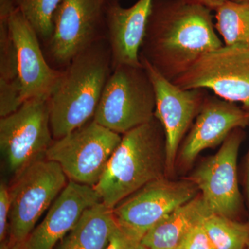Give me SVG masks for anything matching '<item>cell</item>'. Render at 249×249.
Segmentation results:
<instances>
[{
  "label": "cell",
  "instance_id": "obj_1",
  "mask_svg": "<svg viewBox=\"0 0 249 249\" xmlns=\"http://www.w3.org/2000/svg\"><path fill=\"white\" fill-rule=\"evenodd\" d=\"M211 10L187 0H153L139 56L173 81L222 47Z\"/></svg>",
  "mask_w": 249,
  "mask_h": 249
},
{
  "label": "cell",
  "instance_id": "obj_5",
  "mask_svg": "<svg viewBox=\"0 0 249 249\" xmlns=\"http://www.w3.org/2000/svg\"><path fill=\"white\" fill-rule=\"evenodd\" d=\"M155 89L145 67L121 65L113 69L93 120L121 134L155 117Z\"/></svg>",
  "mask_w": 249,
  "mask_h": 249
},
{
  "label": "cell",
  "instance_id": "obj_4",
  "mask_svg": "<svg viewBox=\"0 0 249 249\" xmlns=\"http://www.w3.org/2000/svg\"><path fill=\"white\" fill-rule=\"evenodd\" d=\"M60 165L47 158L37 160L15 177L11 196L9 233L1 249H18L67 186Z\"/></svg>",
  "mask_w": 249,
  "mask_h": 249
},
{
  "label": "cell",
  "instance_id": "obj_22",
  "mask_svg": "<svg viewBox=\"0 0 249 249\" xmlns=\"http://www.w3.org/2000/svg\"><path fill=\"white\" fill-rule=\"evenodd\" d=\"M9 20H0V80L18 78L17 50Z\"/></svg>",
  "mask_w": 249,
  "mask_h": 249
},
{
  "label": "cell",
  "instance_id": "obj_20",
  "mask_svg": "<svg viewBox=\"0 0 249 249\" xmlns=\"http://www.w3.org/2000/svg\"><path fill=\"white\" fill-rule=\"evenodd\" d=\"M214 249H247L249 247V222L213 213L203 222Z\"/></svg>",
  "mask_w": 249,
  "mask_h": 249
},
{
  "label": "cell",
  "instance_id": "obj_29",
  "mask_svg": "<svg viewBox=\"0 0 249 249\" xmlns=\"http://www.w3.org/2000/svg\"><path fill=\"white\" fill-rule=\"evenodd\" d=\"M193 4H199L208 8L211 11H216L228 0H187Z\"/></svg>",
  "mask_w": 249,
  "mask_h": 249
},
{
  "label": "cell",
  "instance_id": "obj_8",
  "mask_svg": "<svg viewBox=\"0 0 249 249\" xmlns=\"http://www.w3.org/2000/svg\"><path fill=\"white\" fill-rule=\"evenodd\" d=\"M183 89H211L249 111V46L223 45L205 53L173 80Z\"/></svg>",
  "mask_w": 249,
  "mask_h": 249
},
{
  "label": "cell",
  "instance_id": "obj_15",
  "mask_svg": "<svg viewBox=\"0 0 249 249\" xmlns=\"http://www.w3.org/2000/svg\"><path fill=\"white\" fill-rule=\"evenodd\" d=\"M101 202L93 187L70 181L18 249H55L87 209Z\"/></svg>",
  "mask_w": 249,
  "mask_h": 249
},
{
  "label": "cell",
  "instance_id": "obj_26",
  "mask_svg": "<svg viewBox=\"0 0 249 249\" xmlns=\"http://www.w3.org/2000/svg\"><path fill=\"white\" fill-rule=\"evenodd\" d=\"M106 249H147L141 241L126 234L116 224Z\"/></svg>",
  "mask_w": 249,
  "mask_h": 249
},
{
  "label": "cell",
  "instance_id": "obj_7",
  "mask_svg": "<svg viewBox=\"0 0 249 249\" xmlns=\"http://www.w3.org/2000/svg\"><path fill=\"white\" fill-rule=\"evenodd\" d=\"M122 135L91 120L53 141L47 160L56 162L70 181L94 187L106 170Z\"/></svg>",
  "mask_w": 249,
  "mask_h": 249
},
{
  "label": "cell",
  "instance_id": "obj_21",
  "mask_svg": "<svg viewBox=\"0 0 249 249\" xmlns=\"http://www.w3.org/2000/svg\"><path fill=\"white\" fill-rule=\"evenodd\" d=\"M62 0H16L17 9L35 30L38 37L52 38L54 15Z\"/></svg>",
  "mask_w": 249,
  "mask_h": 249
},
{
  "label": "cell",
  "instance_id": "obj_30",
  "mask_svg": "<svg viewBox=\"0 0 249 249\" xmlns=\"http://www.w3.org/2000/svg\"><path fill=\"white\" fill-rule=\"evenodd\" d=\"M120 0H102L103 4L105 6H109V5L116 4V3H119Z\"/></svg>",
  "mask_w": 249,
  "mask_h": 249
},
{
  "label": "cell",
  "instance_id": "obj_24",
  "mask_svg": "<svg viewBox=\"0 0 249 249\" xmlns=\"http://www.w3.org/2000/svg\"><path fill=\"white\" fill-rule=\"evenodd\" d=\"M177 249H214V248L205 229L203 222H201L195 226L186 234Z\"/></svg>",
  "mask_w": 249,
  "mask_h": 249
},
{
  "label": "cell",
  "instance_id": "obj_9",
  "mask_svg": "<svg viewBox=\"0 0 249 249\" xmlns=\"http://www.w3.org/2000/svg\"><path fill=\"white\" fill-rule=\"evenodd\" d=\"M245 138L243 128L234 129L219 150L201 160L187 178L197 187L212 213L237 220L245 212L237 169L239 151Z\"/></svg>",
  "mask_w": 249,
  "mask_h": 249
},
{
  "label": "cell",
  "instance_id": "obj_28",
  "mask_svg": "<svg viewBox=\"0 0 249 249\" xmlns=\"http://www.w3.org/2000/svg\"><path fill=\"white\" fill-rule=\"evenodd\" d=\"M16 9V0H0V20H9Z\"/></svg>",
  "mask_w": 249,
  "mask_h": 249
},
{
  "label": "cell",
  "instance_id": "obj_27",
  "mask_svg": "<svg viewBox=\"0 0 249 249\" xmlns=\"http://www.w3.org/2000/svg\"><path fill=\"white\" fill-rule=\"evenodd\" d=\"M243 186L245 191V203L247 206L248 221L249 222V148L246 155L243 169Z\"/></svg>",
  "mask_w": 249,
  "mask_h": 249
},
{
  "label": "cell",
  "instance_id": "obj_10",
  "mask_svg": "<svg viewBox=\"0 0 249 249\" xmlns=\"http://www.w3.org/2000/svg\"><path fill=\"white\" fill-rule=\"evenodd\" d=\"M199 191L189 178L164 177L147 183L112 209L116 224L126 234L142 242L157 223Z\"/></svg>",
  "mask_w": 249,
  "mask_h": 249
},
{
  "label": "cell",
  "instance_id": "obj_16",
  "mask_svg": "<svg viewBox=\"0 0 249 249\" xmlns=\"http://www.w3.org/2000/svg\"><path fill=\"white\" fill-rule=\"evenodd\" d=\"M153 0H138L129 8L120 3L106 6V39L112 68L121 65L141 66V47L145 36Z\"/></svg>",
  "mask_w": 249,
  "mask_h": 249
},
{
  "label": "cell",
  "instance_id": "obj_14",
  "mask_svg": "<svg viewBox=\"0 0 249 249\" xmlns=\"http://www.w3.org/2000/svg\"><path fill=\"white\" fill-rule=\"evenodd\" d=\"M9 27L17 50L18 80L24 102L33 98L48 100L63 71L47 63L38 36L18 9L9 18Z\"/></svg>",
  "mask_w": 249,
  "mask_h": 249
},
{
  "label": "cell",
  "instance_id": "obj_11",
  "mask_svg": "<svg viewBox=\"0 0 249 249\" xmlns=\"http://www.w3.org/2000/svg\"><path fill=\"white\" fill-rule=\"evenodd\" d=\"M155 91V116L165 136L167 177L175 173L180 145L208 96L205 89H183L159 73L150 64L140 59Z\"/></svg>",
  "mask_w": 249,
  "mask_h": 249
},
{
  "label": "cell",
  "instance_id": "obj_3",
  "mask_svg": "<svg viewBox=\"0 0 249 249\" xmlns=\"http://www.w3.org/2000/svg\"><path fill=\"white\" fill-rule=\"evenodd\" d=\"M167 177L165 136L154 117L123 134L99 181L93 188L112 209L147 183Z\"/></svg>",
  "mask_w": 249,
  "mask_h": 249
},
{
  "label": "cell",
  "instance_id": "obj_25",
  "mask_svg": "<svg viewBox=\"0 0 249 249\" xmlns=\"http://www.w3.org/2000/svg\"><path fill=\"white\" fill-rule=\"evenodd\" d=\"M11 196L9 188L4 182L0 183V243L4 247L9 233Z\"/></svg>",
  "mask_w": 249,
  "mask_h": 249
},
{
  "label": "cell",
  "instance_id": "obj_31",
  "mask_svg": "<svg viewBox=\"0 0 249 249\" xmlns=\"http://www.w3.org/2000/svg\"><path fill=\"white\" fill-rule=\"evenodd\" d=\"M232 1L236 2H245V1H249V0H232Z\"/></svg>",
  "mask_w": 249,
  "mask_h": 249
},
{
  "label": "cell",
  "instance_id": "obj_2",
  "mask_svg": "<svg viewBox=\"0 0 249 249\" xmlns=\"http://www.w3.org/2000/svg\"><path fill=\"white\" fill-rule=\"evenodd\" d=\"M112 70L111 51L106 38L80 52L65 67L49 98L54 140L92 120Z\"/></svg>",
  "mask_w": 249,
  "mask_h": 249
},
{
  "label": "cell",
  "instance_id": "obj_23",
  "mask_svg": "<svg viewBox=\"0 0 249 249\" xmlns=\"http://www.w3.org/2000/svg\"><path fill=\"white\" fill-rule=\"evenodd\" d=\"M24 103L18 78L11 81L0 80V117L13 114Z\"/></svg>",
  "mask_w": 249,
  "mask_h": 249
},
{
  "label": "cell",
  "instance_id": "obj_19",
  "mask_svg": "<svg viewBox=\"0 0 249 249\" xmlns=\"http://www.w3.org/2000/svg\"><path fill=\"white\" fill-rule=\"evenodd\" d=\"M215 12L214 27L224 45L249 46V1L228 0Z\"/></svg>",
  "mask_w": 249,
  "mask_h": 249
},
{
  "label": "cell",
  "instance_id": "obj_6",
  "mask_svg": "<svg viewBox=\"0 0 249 249\" xmlns=\"http://www.w3.org/2000/svg\"><path fill=\"white\" fill-rule=\"evenodd\" d=\"M53 141L49 99L27 100L17 111L0 119V151L5 168L14 178L46 158Z\"/></svg>",
  "mask_w": 249,
  "mask_h": 249
},
{
  "label": "cell",
  "instance_id": "obj_12",
  "mask_svg": "<svg viewBox=\"0 0 249 249\" xmlns=\"http://www.w3.org/2000/svg\"><path fill=\"white\" fill-rule=\"evenodd\" d=\"M104 38L106 6L102 0H62L54 15L49 42L55 63L66 67L80 52Z\"/></svg>",
  "mask_w": 249,
  "mask_h": 249
},
{
  "label": "cell",
  "instance_id": "obj_17",
  "mask_svg": "<svg viewBox=\"0 0 249 249\" xmlns=\"http://www.w3.org/2000/svg\"><path fill=\"white\" fill-rule=\"evenodd\" d=\"M211 213L199 193L160 219L144 235L142 243L147 249H177L186 234Z\"/></svg>",
  "mask_w": 249,
  "mask_h": 249
},
{
  "label": "cell",
  "instance_id": "obj_18",
  "mask_svg": "<svg viewBox=\"0 0 249 249\" xmlns=\"http://www.w3.org/2000/svg\"><path fill=\"white\" fill-rule=\"evenodd\" d=\"M116 227L112 209L98 203L83 213L55 249H106Z\"/></svg>",
  "mask_w": 249,
  "mask_h": 249
},
{
  "label": "cell",
  "instance_id": "obj_13",
  "mask_svg": "<svg viewBox=\"0 0 249 249\" xmlns=\"http://www.w3.org/2000/svg\"><path fill=\"white\" fill-rule=\"evenodd\" d=\"M249 111L208 94L178 150L177 165L184 169L201 152L221 145L234 129L249 127Z\"/></svg>",
  "mask_w": 249,
  "mask_h": 249
}]
</instances>
